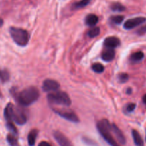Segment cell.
Masks as SVG:
<instances>
[{"instance_id": "6da1fadb", "label": "cell", "mask_w": 146, "mask_h": 146, "mask_svg": "<svg viewBox=\"0 0 146 146\" xmlns=\"http://www.w3.org/2000/svg\"><path fill=\"white\" fill-rule=\"evenodd\" d=\"M15 96V99L21 106H29L38 100L40 97L39 90L34 86L24 88L17 94H12Z\"/></svg>"}, {"instance_id": "7a4b0ae2", "label": "cell", "mask_w": 146, "mask_h": 146, "mask_svg": "<svg viewBox=\"0 0 146 146\" xmlns=\"http://www.w3.org/2000/svg\"><path fill=\"white\" fill-rule=\"evenodd\" d=\"M97 128L101 136L110 146H119L112 135L111 124L107 119H102L97 123Z\"/></svg>"}, {"instance_id": "3957f363", "label": "cell", "mask_w": 146, "mask_h": 146, "mask_svg": "<svg viewBox=\"0 0 146 146\" xmlns=\"http://www.w3.org/2000/svg\"><path fill=\"white\" fill-rule=\"evenodd\" d=\"M9 34L13 41L19 46H26L29 41V34L24 29L11 27L9 28Z\"/></svg>"}, {"instance_id": "277c9868", "label": "cell", "mask_w": 146, "mask_h": 146, "mask_svg": "<svg viewBox=\"0 0 146 146\" xmlns=\"http://www.w3.org/2000/svg\"><path fill=\"white\" fill-rule=\"evenodd\" d=\"M47 101L50 104L54 105H60L64 106H70L72 101L68 94L63 91H54L47 95Z\"/></svg>"}, {"instance_id": "5b68a950", "label": "cell", "mask_w": 146, "mask_h": 146, "mask_svg": "<svg viewBox=\"0 0 146 146\" xmlns=\"http://www.w3.org/2000/svg\"><path fill=\"white\" fill-rule=\"evenodd\" d=\"M11 119L13 122L16 123L17 125H22L27 123V115L26 111L23 108V106H17L13 105L11 111Z\"/></svg>"}, {"instance_id": "8992f818", "label": "cell", "mask_w": 146, "mask_h": 146, "mask_svg": "<svg viewBox=\"0 0 146 146\" xmlns=\"http://www.w3.org/2000/svg\"><path fill=\"white\" fill-rule=\"evenodd\" d=\"M54 111L59 116L70 121V122L74 123H77L80 122L78 116L73 111H69V110H54Z\"/></svg>"}, {"instance_id": "52a82bcc", "label": "cell", "mask_w": 146, "mask_h": 146, "mask_svg": "<svg viewBox=\"0 0 146 146\" xmlns=\"http://www.w3.org/2000/svg\"><path fill=\"white\" fill-rule=\"evenodd\" d=\"M145 21L146 18L143 17H135V18L130 19H127V21L124 23L123 27H124L125 29L126 30L133 29L141 25L142 24L145 23Z\"/></svg>"}, {"instance_id": "ba28073f", "label": "cell", "mask_w": 146, "mask_h": 146, "mask_svg": "<svg viewBox=\"0 0 146 146\" xmlns=\"http://www.w3.org/2000/svg\"><path fill=\"white\" fill-rule=\"evenodd\" d=\"M42 90L45 92H54L58 91L60 85L57 81L53 79H46L43 81Z\"/></svg>"}, {"instance_id": "9c48e42d", "label": "cell", "mask_w": 146, "mask_h": 146, "mask_svg": "<svg viewBox=\"0 0 146 146\" xmlns=\"http://www.w3.org/2000/svg\"><path fill=\"white\" fill-rule=\"evenodd\" d=\"M53 135L60 146H73L69 138L60 131H54Z\"/></svg>"}, {"instance_id": "30bf717a", "label": "cell", "mask_w": 146, "mask_h": 146, "mask_svg": "<svg viewBox=\"0 0 146 146\" xmlns=\"http://www.w3.org/2000/svg\"><path fill=\"white\" fill-rule=\"evenodd\" d=\"M111 130L112 132L114 133V135H115L116 138L117 139V141H119L121 145H125L126 143V139L125 135H123V132L121 131V130L117 126L115 123L111 124Z\"/></svg>"}, {"instance_id": "8fae6325", "label": "cell", "mask_w": 146, "mask_h": 146, "mask_svg": "<svg viewBox=\"0 0 146 146\" xmlns=\"http://www.w3.org/2000/svg\"><path fill=\"white\" fill-rule=\"evenodd\" d=\"M120 44V40L117 37H107L104 41V46L108 48H115L119 46Z\"/></svg>"}, {"instance_id": "7c38bea8", "label": "cell", "mask_w": 146, "mask_h": 146, "mask_svg": "<svg viewBox=\"0 0 146 146\" xmlns=\"http://www.w3.org/2000/svg\"><path fill=\"white\" fill-rule=\"evenodd\" d=\"M115 51L114 48H107V49L103 51L101 55L102 59L106 62L112 61L115 58Z\"/></svg>"}, {"instance_id": "4fadbf2b", "label": "cell", "mask_w": 146, "mask_h": 146, "mask_svg": "<svg viewBox=\"0 0 146 146\" xmlns=\"http://www.w3.org/2000/svg\"><path fill=\"white\" fill-rule=\"evenodd\" d=\"M84 21H85V24H87L88 27H94V26H96V24L98 23L99 17H97L96 14H88V15L85 17Z\"/></svg>"}, {"instance_id": "5bb4252c", "label": "cell", "mask_w": 146, "mask_h": 146, "mask_svg": "<svg viewBox=\"0 0 146 146\" xmlns=\"http://www.w3.org/2000/svg\"><path fill=\"white\" fill-rule=\"evenodd\" d=\"M132 135H133V141L135 146H144V141L140 134L136 130L132 131Z\"/></svg>"}, {"instance_id": "9a60e30c", "label": "cell", "mask_w": 146, "mask_h": 146, "mask_svg": "<svg viewBox=\"0 0 146 146\" xmlns=\"http://www.w3.org/2000/svg\"><path fill=\"white\" fill-rule=\"evenodd\" d=\"M37 135H38V131L37 129L31 130L28 134L27 136V141H28V144L29 146H34L37 140Z\"/></svg>"}, {"instance_id": "2e32d148", "label": "cell", "mask_w": 146, "mask_h": 146, "mask_svg": "<svg viewBox=\"0 0 146 146\" xmlns=\"http://www.w3.org/2000/svg\"><path fill=\"white\" fill-rule=\"evenodd\" d=\"M144 54L142 51L135 52L130 56V60L132 63H139L144 58Z\"/></svg>"}, {"instance_id": "e0dca14e", "label": "cell", "mask_w": 146, "mask_h": 146, "mask_svg": "<svg viewBox=\"0 0 146 146\" xmlns=\"http://www.w3.org/2000/svg\"><path fill=\"white\" fill-rule=\"evenodd\" d=\"M17 136V135H14V134L11 133L7 135V141L10 146H19Z\"/></svg>"}, {"instance_id": "ac0fdd59", "label": "cell", "mask_w": 146, "mask_h": 146, "mask_svg": "<svg viewBox=\"0 0 146 146\" xmlns=\"http://www.w3.org/2000/svg\"><path fill=\"white\" fill-rule=\"evenodd\" d=\"M90 1L91 0H80V1L73 4L72 9H80L84 8L90 4Z\"/></svg>"}, {"instance_id": "d6986e66", "label": "cell", "mask_w": 146, "mask_h": 146, "mask_svg": "<svg viewBox=\"0 0 146 146\" xmlns=\"http://www.w3.org/2000/svg\"><path fill=\"white\" fill-rule=\"evenodd\" d=\"M10 74L7 69L0 68V80L2 83H6L9 80Z\"/></svg>"}, {"instance_id": "ffe728a7", "label": "cell", "mask_w": 146, "mask_h": 146, "mask_svg": "<svg viewBox=\"0 0 146 146\" xmlns=\"http://www.w3.org/2000/svg\"><path fill=\"white\" fill-rule=\"evenodd\" d=\"M100 29L98 27H92L88 31H87V35L90 38H94L97 37L100 34Z\"/></svg>"}, {"instance_id": "44dd1931", "label": "cell", "mask_w": 146, "mask_h": 146, "mask_svg": "<svg viewBox=\"0 0 146 146\" xmlns=\"http://www.w3.org/2000/svg\"><path fill=\"white\" fill-rule=\"evenodd\" d=\"M110 9L112 11H118V12H121L125 10V7L122 4L119 2H114L110 5Z\"/></svg>"}, {"instance_id": "7402d4cb", "label": "cell", "mask_w": 146, "mask_h": 146, "mask_svg": "<svg viewBox=\"0 0 146 146\" xmlns=\"http://www.w3.org/2000/svg\"><path fill=\"white\" fill-rule=\"evenodd\" d=\"M6 125H7V129L9 131V132L11 133L14 134V135H18V131H17V128L14 125V123L12 121H7V123H6Z\"/></svg>"}, {"instance_id": "603a6c76", "label": "cell", "mask_w": 146, "mask_h": 146, "mask_svg": "<svg viewBox=\"0 0 146 146\" xmlns=\"http://www.w3.org/2000/svg\"><path fill=\"white\" fill-rule=\"evenodd\" d=\"M92 69L97 74H102L104 71V67L102 64H100V63H95L92 66Z\"/></svg>"}, {"instance_id": "cb8c5ba5", "label": "cell", "mask_w": 146, "mask_h": 146, "mask_svg": "<svg viewBox=\"0 0 146 146\" xmlns=\"http://www.w3.org/2000/svg\"><path fill=\"white\" fill-rule=\"evenodd\" d=\"M110 20L113 24H116V25H118V24H120L122 22H123V20H124V17L122 15L113 16V17H110Z\"/></svg>"}, {"instance_id": "d4e9b609", "label": "cell", "mask_w": 146, "mask_h": 146, "mask_svg": "<svg viewBox=\"0 0 146 146\" xmlns=\"http://www.w3.org/2000/svg\"><path fill=\"white\" fill-rule=\"evenodd\" d=\"M118 78L120 83H125L128 81L129 76L126 73H121V74H119Z\"/></svg>"}, {"instance_id": "484cf974", "label": "cell", "mask_w": 146, "mask_h": 146, "mask_svg": "<svg viewBox=\"0 0 146 146\" xmlns=\"http://www.w3.org/2000/svg\"><path fill=\"white\" fill-rule=\"evenodd\" d=\"M136 105L135 104H133V103H130V104H128L125 106V110L126 112L127 113H132L134 111V110L135 109Z\"/></svg>"}, {"instance_id": "4316f807", "label": "cell", "mask_w": 146, "mask_h": 146, "mask_svg": "<svg viewBox=\"0 0 146 146\" xmlns=\"http://www.w3.org/2000/svg\"><path fill=\"white\" fill-rule=\"evenodd\" d=\"M83 141H84L86 144H87V145L90 146H97V143H94L93 141H92V140H90V138H83Z\"/></svg>"}, {"instance_id": "83f0119b", "label": "cell", "mask_w": 146, "mask_h": 146, "mask_svg": "<svg viewBox=\"0 0 146 146\" xmlns=\"http://www.w3.org/2000/svg\"><path fill=\"white\" fill-rule=\"evenodd\" d=\"M145 33H146V25L140 27V28L137 31V34H138V35H143V34H145Z\"/></svg>"}, {"instance_id": "f1b7e54d", "label": "cell", "mask_w": 146, "mask_h": 146, "mask_svg": "<svg viewBox=\"0 0 146 146\" xmlns=\"http://www.w3.org/2000/svg\"><path fill=\"white\" fill-rule=\"evenodd\" d=\"M38 146H52V145H50L48 142H47V141H42V142H40V143H39Z\"/></svg>"}, {"instance_id": "f546056e", "label": "cell", "mask_w": 146, "mask_h": 146, "mask_svg": "<svg viewBox=\"0 0 146 146\" xmlns=\"http://www.w3.org/2000/svg\"><path fill=\"white\" fill-rule=\"evenodd\" d=\"M143 102L146 105V94H145L143 97Z\"/></svg>"}, {"instance_id": "4dcf8cb0", "label": "cell", "mask_w": 146, "mask_h": 146, "mask_svg": "<svg viewBox=\"0 0 146 146\" xmlns=\"http://www.w3.org/2000/svg\"><path fill=\"white\" fill-rule=\"evenodd\" d=\"M126 93H127V94H130L132 93V89L131 88H128L127 89V91H126Z\"/></svg>"}, {"instance_id": "1f68e13d", "label": "cell", "mask_w": 146, "mask_h": 146, "mask_svg": "<svg viewBox=\"0 0 146 146\" xmlns=\"http://www.w3.org/2000/svg\"><path fill=\"white\" fill-rule=\"evenodd\" d=\"M3 24H4V21H3L2 19L0 18V27H2Z\"/></svg>"}, {"instance_id": "d6a6232c", "label": "cell", "mask_w": 146, "mask_h": 146, "mask_svg": "<svg viewBox=\"0 0 146 146\" xmlns=\"http://www.w3.org/2000/svg\"><path fill=\"white\" fill-rule=\"evenodd\" d=\"M1 97H2V94H1V91H0V98H1Z\"/></svg>"}, {"instance_id": "836d02e7", "label": "cell", "mask_w": 146, "mask_h": 146, "mask_svg": "<svg viewBox=\"0 0 146 146\" xmlns=\"http://www.w3.org/2000/svg\"><path fill=\"white\" fill-rule=\"evenodd\" d=\"M145 141H146V136H145Z\"/></svg>"}]
</instances>
